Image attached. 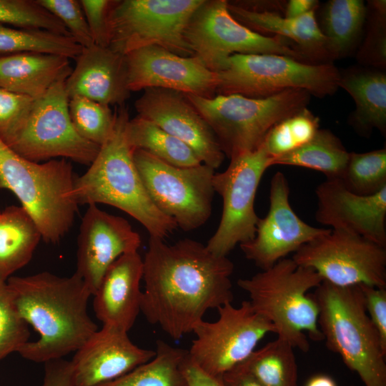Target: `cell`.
<instances>
[{"label": "cell", "mask_w": 386, "mask_h": 386, "mask_svg": "<svg viewBox=\"0 0 386 386\" xmlns=\"http://www.w3.org/2000/svg\"><path fill=\"white\" fill-rule=\"evenodd\" d=\"M290 192L285 175L276 172L270 182L267 215L259 218L254 239L239 244L245 257L262 270L331 231L315 227L301 219L290 204Z\"/></svg>", "instance_id": "cell-16"}, {"label": "cell", "mask_w": 386, "mask_h": 386, "mask_svg": "<svg viewBox=\"0 0 386 386\" xmlns=\"http://www.w3.org/2000/svg\"><path fill=\"white\" fill-rule=\"evenodd\" d=\"M322 282L314 269L285 257L249 278L239 279L237 285L248 294L252 309L273 325L278 338L307 352L305 332L313 341L323 340L318 306L309 293Z\"/></svg>", "instance_id": "cell-4"}, {"label": "cell", "mask_w": 386, "mask_h": 386, "mask_svg": "<svg viewBox=\"0 0 386 386\" xmlns=\"http://www.w3.org/2000/svg\"><path fill=\"white\" fill-rule=\"evenodd\" d=\"M232 16L251 30L276 36L294 41L307 59H317L321 63L330 59L327 39L315 16V9L297 18H287L274 11H259L244 9L228 1Z\"/></svg>", "instance_id": "cell-25"}, {"label": "cell", "mask_w": 386, "mask_h": 386, "mask_svg": "<svg viewBox=\"0 0 386 386\" xmlns=\"http://www.w3.org/2000/svg\"><path fill=\"white\" fill-rule=\"evenodd\" d=\"M65 89L69 99L79 96L107 106L124 105L131 92L125 55L95 44L83 48Z\"/></svg>", "instance_id": "cell-22"}, {"label": "cell", "mask_w": 386, "mask_h": 386, "mask_svg": "<svg viewBox=\"0 0 386 386\" xmlns=\"http://www.w3.org/2000/svg\"><path fill=\"white\" fill-rule=\"evenodd\" d=\"M76 177L65 159L32 162L0 139V189L16 197L46 243L59 242L73 225L79 207L72 196Z\"/></svg>", "instance_id": "cell-5"}, {"label": "cell", "mask_w": 386, "mask_h": 386, "mask_svg": "<svg viewBox=\"0 0 386 386\" xmlns=\"http://www.w3.org/2000/svg\"><path fill=\"white\" fill-rule=\"evenodd\" d=\"M83 49L72 37L37 29L0 24V55L33 52L76 59Z\"/></svg>", "instance_id": "cell-33"}, {"label": "cell", "mask_w": 386, "mask_h": 386, "mask_svg": "<svg viewBox=\"0 0 386 386\" xmlns=\"http://www.w3.org/2000/svg\"><path fill=\"white\" fill-rule=\"evenodd\" d=\"M69 59L43 53L0 55V87L37 99L71 74Z\"/></svg>", "instance_id": "cell-24"}, {"label": "cell", "mask_w": 386, "mask_h": 386, "mask_svg": "<svg viewBox=\"0 0 386 386\" xmlns=\"http://www.w3.org/2000/svg\"><path fill=\"white\" fill-rule=\"evenodd\" d=\"M143 259L137 252L122 255L104 273L93 295V309L103 325L128 332L141 312Z\"/></svg>", "instance_id": "cell-23"}, {"label": "cell", "mask_w": 386, "mask_h": 386, "mask_svg": "<svg viewBox=\"0 0 386 386\" xmlns=\"http://www.w3.org/2000/svg\"><path fill=\"white\" fill-rule=\"evenodd\" d=\"M183 372L188 386H225L222 378L213 377L200 369L187 355L184 365Z\"/></svg>", "instance_id": "cell-45"}, {"label": "cell", "mask_w": 386, "mask_h": 386, "mask_svg": "<svg viewBox=\"0 0 386 386\" xmlns=\"http://www.w3.org/2000/svg\"><path fill=\"white\" fill-rule=\"evenodd\" d=\"M35 99L0 87V139L9 145L25 124Z\"/></svg>", "instance_id": "cell-39"}, {"label": "cell", "mask_w": 386, "mask_h": 386, "mask_svg": "<svg viewBox=\"0 0 386 386\" xmlns=\"http://www.w3.org/2000/svg\"><path fill=\"white\" fill-rule=\"evenodd\" d=\"M126 134L134 151L143 150L169 164L192 167L202 164L187 144L138 115L128 121Z\"/></svg>", "instance_id": "cell-31"}, {"label": "cell", "mask_w": 386, "mask_h": 386, "mask_svg": "<svg viewBox=\"0 0 386 386\" xmlns=\"http://www.w3.org/2000/svg\"><path fill=\"white\" fill-rule=\"evenodd\" d=\"M315 195L318 223L386 247V187L362 196L348 190L341 179H327L317 187Z\"/></svg>", "instance_id": "cell-20"}, {"label": "cell", "mask_w": 386, "mask_h": 386, "mask_svg": "<svg viewBox=\"0 0 386 386\" xmlns=\"http://www.w3.org/2000/svg\"><path fill=\"white\" fill-rule=\"evenodd\" d=\"M66 79L35 99L25 124L9 145L19 156L35 162L61 158L90 165L94 160L100 146L84 139L74 127Z\"/></svg>", "instance_id": "cell-12"}, {"label": "cell", "mask_w": 386, "mask_h": 386, "mask_svg": "<svg viewBox=\"0 0 386 386\" xmlns=\"http://www.w3.org/2000/svg\"><path fill=\"white\" fill-rule=\"evenodd\" d=\"M350 152L330 130L320 129L315 137L287 154L271 158L269 165L302 167L323 173L327 179H342Z\"/></svg>", "instance_id": "cell-28"}, {"label": "cell", "mask_w": 386, "mask_h": 386, "mask_svg": "<svg viewBox=\"0 0 386 386\" xmlns=\"http://www.w3.org/2000/svg\"><path fill=\"white\" fill-rule=\"evenodd\" d=\"M341 181L348 190L362 196L375 194L386 187L385 147L363 153L350 152Z\"/></svg>", "instance_id": "cell-35"}, {"label": "cell", "mask_w": 386, "mask_h": 386, "mask_svg": "<svg viewBox=\"0 0 386 386\" xmlns=\"http://www.w3.org/2000/svg\"><path fill=\"white\" fill-rule=\"evenodd\" d=\"M312 295L328 349L338 354L365 386H386V350L367 315L360 285L340 287L322 280Z\"/></svg>", "instance_id": "cell-6"}, {"label": "cell", "mask_w": 386, "mask_h": 386, "mask_svg": "<svg viewBox=\"0 0 386 386\" xmlns=\"http://www.w3.org/2000/svg\"><path fill=\"white\" fill-rule=\"evenodd\" d=\"M129 120L124 105L116 108L113 132L87 171L76 177L72 196L78 205L117 207L141 223L151 237L164 239L177 225L155 206L144 186L127 138Z\"/></svg>", "instance_id": "cell-3"}, {"label": "cell", "mask_w": 386, "mask_h": 386, "mask_svg": "<svg viewBox=\"0 0 386 386\" xmlns=\"http://www.w3.org/2000/svg\"><path fill=\"white\" fill-rule=\"evenodd\" d=\"M292 259L336 286L386 287V247L357 234L331 229L304 244Z\"/></svg>", "instance_id": "cell-15"}, {"label": "cell", "mask_w": 386, "mask_h": 386, "mask_svg": "<svg viewBox=\"0 0 386 386\" xmlns=\"http://www.w3.org/2000/svg\"><path fill=\"white\" fill-rule=\"evenodd\" d=\"M155 351L141 348L127 332L102 325L76 351L71 362L74 386H97L142 365Z\"/></svg>", "instance_id": "cell-21"}, {"label": "cell", "mask_w": 386, "mask_h": 386, "mask_svg": "<svg viewBox=\"0 0 386 386\" xmlns=\"http://www.w3.org/2000/svg\"><path fill=\"white\" fill-rule=\"evenodd\" d=\"M0 24L64 34L65 26L37 0H0Z\"/></svg>", "instance_id": "cell-37"}, {"label": "cell", "mask_w": 386, "mask_h": 386, "mask_svg": "<svg viewBox=\"0 0 386 386\" xmlns=\"http://www.w3.org/2000/svg\"><path fill=\"white\" fill-rule=\"evenodd\" d=\"M361 0H330L322 13V31L330 59L347 56L356 46L366 19Z\"/></svg>", "instance_id": "cell-29"}, {"label": "cell", "mask_w": 386, "mask_h": 386, "mask_svg": "<svg viewBox=\"0 0 386 386\" xmlns=\"http://www.w3.org/2000/svg\"><path fill=\"white\" fill-rule=\"evenodd\" d=\"M217 74V95L249 98H264L295 89L324 97L336 92L340 78V71L331 63H307L272 54H234Z\"/></svg>", "instance_id": "cell-8"}, {"label": "cell", "mask_w": 386, "mask_h": 386, "mask_svg": "<svg viewBox=\"0 0 386 386\" xmlns=\"http://www.w3.org/2000/svg\"><path fill=\"white\" fill-rule=\"evenodd\" d=\"M339 87L352 97L355 110L350 124L361 136L367 137L376 129L386 134V75L384 72L353 67L340 72Z\"/></svg>", "instance_id": "cell-26"}, {"label": "cell", "mask_w": 386, "mask_h": 386, "mask_svg": "<svg viewBox=\"0 0 386 386\" xmlns=\"http://www.w3.org/2000/svg\"><path fill=\"white\" fill-rule=\"evenodd\" d=\"M372 6L373 16L371 21L370 31L362 51L366 58L372 52L368 60L373 64L385 65L386 56L385 48V1H374Z\"/></svg>", "instance_id": "cell-41"}, {"label": "cell", "mask_w": 386, "mask_h": 386, "mask_svg": "<svg viewBox=\"0 0 386 386\" xmlns=\"http://www.w3.org/2000/svg\"><path fill=\"white\" fill-rule=\"evenodd\" d=\"M186 96L213 131L224 154L231 159L258 149L272 127L307 107L311 95L295 89L264 98Z\"/></svg>", "instance_id": "cell-7"}, {"label": "cell", "mask_w": 386, "mask_h": 386, "mask_svg": "<svg viewBox=\"0 0 386 386\" xmlns=\"http://www.w3.org/2000/svg\"><path fill=\"white\" fill-rule=\"evenodd\" d=\"M367 315L386 350V289L360 284Z\"/></svg>", "instance_id": "cell-43"}, {"label": "cell", "mask_w": 386, "mask_h": 386, "mask_svg": "<svg viewBox=\"0 0 386 386\" xmlns=\"http://www.w3.org/2000/svg\"><path fill=\"white\" fill-rule=\"evenodd\" d=\"M319 129V117L305 107L272 127L262 145L270 158L276 157L307 144Z\"/></svg>", "instance_id": "cell-34"}, {"label": "cell", "mask_w": 386, "mask_h": 386, "mask_svg": "<svg viewBox=\"0 0 386 386\" xmlns=\"http://www.w3.org/2000/svg\"><path fill=\"white\" fill-rule=\"evenodd\" d=\"M225 386H262L242 365L222 376Z\"/></svg>", "instance_id": "cell-46"}, {"label": "cell", "mask_w": 386, "mask_h": 386, "mask_svg": "<svg viewBox=\"0 0 386 386\" xmlns=\"http://www.w3.org/2000/svg\"><path fill=\"white\" fill-rule=\"evenodd\" d=\"M134 107L138 116L184 142L202 164L214 169L222 164L225 155L213 131L185 94L148 88L135 102Z\"/></svg>", "instance_id": "cell-17"}, {"label": "cell", "mask_w": 386, "mask_h": 386, "mask_svg": "<svg viewBox=\"0 0 386 386\" xmlns=\"http://www.w3.org/2000/svg\"><path fill=\"white\" fill-rule=\"evenodd\" d=\"M184 38L193 56L214 73L224 70L234 54H279L310 63L287 39L260 34L237 21L226 0H204L191 16Z\"/></svg>", "instance_id": "cell-10"}, {"label": "cell", "mask_w": 386, "mask_h": 386, "mask_svg": "<svg viewBox=\"0 0 386 386\" xmlns=\"http://www.w3.org/2000/svg\"><path fill=\"white\" fill-rule=\"evenodd\" d=\"M6 283L19 315L39 334L19 350L24 358L44 363L61 359L98 330L87 312L92 295L76 272L70 277L49 272L11 276Z\"/></svg>", "instance_id": "cell-2"}, {"label": "cell", "mask_w": 386, "mask_h": 386, "mask_svg": "<svg viewBox=\"0 0 386 386\" xmlns=\"http://www.w3.org/2000/svg\"><path fill=\"white\" fill-rule=\"evenodd\" d=\"M204 0L113 1L107 16L108 47L122 55L149 46L188 57V22Z\"/></svg>", "instance_id": "cell-9"}, {"label": "cell", "mask_w": 386, "mask_h": 386, "mask_svg": "<svg viewBox=\"0 0 386 386\" xmlns=\"http://www.w3.org/2000/svg\"><path fill=\"white\" fill-rule=\"evenodd\" d=\"M125 56L130 91L162 88L204 98L217 95V73L195 56H182L157 46L140 48Z\"/></svg>", "instance_id": "cell-18"}, {"label": "cell", "mask_w": 386, "mask_h": 386, "mask_svg": "<svg viewBox=\"0 0 386 386\" xmlns=\"http://www.w3.org/2000/svg\"><path fill=\"white\" fill-rule=\"evenodd\" d=\"M42 386H74L71 362L61 358L45 362Z\"/></svg>", "instance_id": "cell-44"}, {"label": "cell", "mask_w": 386, "mask_h": 386, "mask_svg": "<svg viewBox=\"0 0 386 386\" xmlns=\"http://www.w3.org/2000/svg\"><path fill=\"white\" fill-rule=\"evenodd\" d=\"M187 355L188 350L159 340L152 359L117 379L97 386H188L183 372Z\"/></svg>", "instance_id": "cell-30"}, {"label": "cell", "mask_w": 386, "mask_h": 386, "mask_svg": "<svg viewBox=\"0 0 386 386\" xmlns=\"http://www.w3.org/2000/svg\"><path fill=\"white\" fill-rule=\"evenodd\" d=\"M240 365L262 386H298L294 347L281 338L255 350Z\"/></svg>", "instance_id": "cell-32"}, {"label": "cell", "mask_w": 386, "mask_h": 386, "mask_svg": "<svg viewBox=\"0 0 386 386\" xmlns=\"http://www.w3.org/2000/svg\"><path fill=\"white\" fill-rule=\"evenodd\" d=\"M71 123L86 140L102 145L111 136L115 122V111L109 106L82 96L69 99Z\"/></svg>", "instance_id": "cell-36"}, {"label": "cell", "mask_w": 386, "mask_h": 386, "mask_svg": "<svg viewBox=\"0 0 386 386\" xmlns=\"http://www.w3.org/2000/svg\"><path fill=\"white\" fill-rule=\"evenodd\" d=\"M95 45L108 47L107 16L113 1L80 0Z\"/></svg>", "instance_id": "cell-42"}, {"label": "cell", "mask_w": 386, "mask_h": 386, "mask_svg": "<svg viewBox=\"0 0 386 386\" xmlns=\"http://www.w3.org/2000/svg\"><path fill=\"white\" fill-rule=\"evenodd\" d=\"M143 264L141 312L174 340L192 332L209 310L233 300V262L201 242L186 238L169 245L150 237Z\"/></svg>", "instance_id": "cell-1"}, {"label": "cell", "mask_w": 386, "mask_h": 386, "mask_svg": "<svg viewBox=\"0 0 386 386\" xmlns=\"http://www.w3.org/2000/svg\"><path fill=\"white\" fill-rule=\"evenodd\" d=\"M41 239L37 225L21 206L0 212V283L29 262Z\"/></svg>", "instance_id": "cell-27"}, {"label": "cell", "mask_w": 386, "mask_h": 386, "mask_svg": "<svg viewBox=\"0 0 386 386\" xmlns=\"http://www.w3.org/2000/svg\"><path fill=\"white\" fill-rule=\"evenodd\" d=\"M140 245L139 234L127 219L90 204L80 224L76 272L93 295L109 266Z\"/></svg>", "instance_id": "cell-19"}, {"label": "cell", "mask_w": 386, "mask_h": 386, "mask_svg": "<svg viewBox=\"0 0 386 386\" xmlns=\"http://www.w3.org/2000/svg\"><path fill=\"white\" fill-rule=\"evenodd\" d=\"M28 324L19 315L6 282L0 283V361L29 342Z\"/></svg>", "instance_id": "cell-38"}, {"label": "cell", "mask_w": 386, "mask_h": 386, "mask_svg": "<svg viewBox=\"0 0 386 386\" xmlns=\"http://www.w3.org/2000/svg\"><path fill=\"white\" fill-rule=\"evenodd\" d=\"M229 159L228 167L214 173L212 179L214 192L222 198L223 209L219 226L206 247L218 257H227L236 245L254 239L259 220L254 199L271 158L262 144Z\"/></svg>", "instance_id": "cell-13"}, {"label": "cell", "mask_w": 386, "mask_h": 386, "mask_svg": "<svg viewBox=\"0 0 386 386\" xmlns=\"http://www.w3.org/2000/svg\"><path fill=\"white\" fill-rule=\"evenodd\" d=\"M215 322L204 320L192 332L196 337L188 350L190 360L206 373L218 378L245 361L273 325L257 314L249 301L239 307L232 302L217 309Z\"/></svg>", "instance_id": "cell-14"}, {"label": "cell", "mask_w": 386, "mask_h": 386, "mask_svg": "<svg viewBox=\"0 0 386 386\" xmlns=\"http://www.w3.org/2000/svg\"><path fill=\"white\" fill-rule=\"evenodd\" d=\"M134 160L144 186L155 206L189 232L210 217L214 169L204 164L178 167L143 150L134 152Z\"/></svg>", "instance_id": "cell-11"}, {"label": "cell", "mask_w": 386, "mask_h": 386, "mask_svg": "<svg viewBox=\"0 0 386 386\" xmlns=\"http://www.w3.org/2000/svg\"><path fill=\"white\" fill-rule=\"evenodd\" d=\"M318 1L315 0H290L285 6L287 18H297L305 15L317 8Z\"/></svg>", "instance_id": "cell-47"}, {"label": "cell", "mask_w": 386, "mask_h": 386, "mask_svg": "<svg viewBox=\"0 0 386 386\" xmlns=\"http://www.w3.org/2000/svg\"><path fill=\"white\" fill-rule=\"evenodd\" d=\"M305 386H337V385L331 377L320 374L310 377Z\"/></svg>", "instance_id": "cell-48"}, {"label": "cell", "mask_w": 386, "mask_h": 386, "mask_svg": "<svg viewBox=\"0 0 386 386\" xmlns=\"http://www.w3.org/2000/svg\"><path fill=\"white\" fill-rule=\"evenodd\" d=\"M45 9L57 18L71 36L83 48L94 44L86 18L78 0H37Z\"/></svg>", "instance_id": "cell-40"}]
</instances>
